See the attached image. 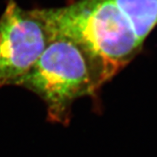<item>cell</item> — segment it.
<instances>
[{"label":"cell","instance_id":"cell-1","mask_svg":"<svg viewBox=\"0 0 157 157\" xmlns=\"http://www.w3.org/2000/svg\"><path fill=\"white\" fill-rule=\"evenodd\" d=\"M33 11L50 36L70 39L83 50L102 85L142 48L131 22L113 0H79L60 8Z\"/></svg>","mask_w":157,"mask_h":157},{"label":"cell","instance_id":"cell-2","mask_svg":"<svg viewBox=\"0 0 157 157\" xmlns=\"http://www.w3.org/2000/svg\"><path fill=\"white\" fill-rule=\"evenodd\" d=\"M19 86L43 100L50 121L67 126L73 102L95 94L102 83L93 63L78 45L60 36H51Z\"/></svg>","mask_w":157,"mask_h":157},{"label":"cell","instance_id":"cell-3","mask_svg":"<svg viewBox=\"0 0 157 157\" xmlns=\"http://www.w3.org/2000/svg\"><path fill=\"white\" fill-rule=\"evenodd\" d=\"M50 39L33 10H24L15 0H9L0 17V87L19 86Z\"/></svg>","mask_w":157,"mask_h":157},{"label":"cell","instance_id":"cell-4","mask_svg":"<svg viewBox=\"0 0 157 157\" xmlns=\"http://www.w3.org/2000/svg\"><path fill=\"white\" fill-rule=\"evenodd\" d=\"M131 22L137 37L144 42L157 25V0H113Z\"/></svg>","mask_w":157,"mask_h":157}]
</instances>
